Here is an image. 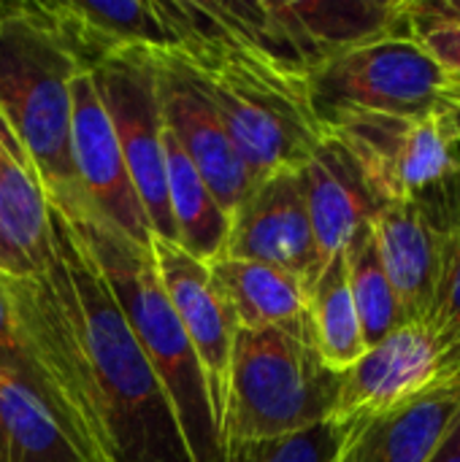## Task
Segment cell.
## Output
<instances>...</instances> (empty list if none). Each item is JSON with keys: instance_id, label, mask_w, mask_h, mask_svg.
Returning <instances> with one entry per match:
<instances>
[{"instance_id": "6da1fadb", "label": "cell", "mask_w": 460, "mask_h": 462, "mask_svg": "<svg viewBox=\"0 0 460 462\" xmlns=\"http://www.w3.org/2000/svg\"><path fill=\"white\" fill-rule=\"evenodd\" d=\"M52 249L84 352L114 462H192L174 406L122 309L65 214L49 206Z\"/></svg>"}, {"instance_id": "7a4b0ae2", "label": "cell", "mask_w": 460, "mask_h": 462, "mask_svg": "<svg viewBox=\"0 0 460 462\" xmlns=\"http://www.w3.org/2000/svg\"><path fill=\"white\" fill-rule=\"evenodd\" d=\"M157 374L192 462H220V428L201 360L160 284L149 249L136 246L89 206L65 214Z\"/></svg>"}, {"instance_id": "3957f363", "label": "cell", "mask_w": 460, "mask_h": 462, "mask_svg": "<svg viewBox=\"0 0 460 462\" xmlns=\"http://www.w3.org/2000/svg\"><path fill=\"white\" fill-rule=\"evenodd\" d=\"M79 73L81 65L41 3H0V111L38 171L46 203L62 214L87 208L70 162Z\"/></svg>"}, {"instance_id": "277c9868", "label": "cell", "mask_w": 460, "mask_h": 462, "mask_svg": "<svg viewBox=\"0 0 460 462\" xmlns=\"http://www.w3.org/2000/svg\"><path fill=\"white\" fill-rule=\"evenodd\" d=\"M342 374L331 371L309 322L236 330L222 393L220 449L301 433L333 417Z\"/></svg>"}, {"instance_id": "5b68a950", "label": "cell", "mask_w": 460, "mask_h": 462, "mask_svg": "<svg viewBox=\"0 0 460 462\" xmlns=\"http://www.w3.org/2000/svg\"><path fill=\"white\" fill-rule=\"evenodd\" d=\"M190 68L214 103L252 187L279 171H298L325 135L312 111L306 76L252 49H230Z\"/></svg>"}, {"instance_id": "8992f818", "label": "cell", "mask_w": 460, "mask_h": 462, "mask_svg": "<svg viewBox=\"0 0 460 462\" xmlns=\"http://www.w3.org/2000/svg\"><path fill=\"white\" fill-rule=\"evenodd\" d=\"M0 287L8 295L24 355L35 374L38 403L54 417L84 462H114L95 398L89 357L57 273L54 249L43 273H0Z\"/></svg>"}, {"instance_id": "52a82bcc", "label": "cell", "mask_w": 460, "mask_h": 462, "mask_svg": "<svg viewBox=\"0 0 460 462\" xmlns=\"http://www.w3.org/2000/svg\"><path fill=\"white\" fill-rule=\"evenodd\" d=\"M447 73L415 38L388 35L336 54L309 73V100L320 125L347 114L423 116L447 108Z\"/></svg>"}, {"instance_id": "ba28073f", "label": "cell", "mask_w": 460, "mask_h": 462, "mask_svg": "<svg viewBox=\"0 0 460 462\" xmlns=\"http://www.w3.org/2000/svg\"><path fill=\"white\" fill-rule=\"evenodd\" d=\"M361 168L377 203L415 200L458 173L455 114H347L325 125Z\"/></svg>"}, {"instance_id": "9c48e42d", "label": "cell", "mask_w": 460, "mask_h": 462, "mask_svg": "<svg viewBox=\"0 0 460 462\" xmlns=\"http://www.w3.org/2000/svg\"><path fill=\"white\" fill-rule=\"evenodd\" d=\"M258 54L306 76L336 54L409 32L407 0H258Z\"/></svg>"}, {"instance_id": "30bf717a", "label": "cell", "mask_w": 460, "mask_h": 462, "mask_svg": "<svg viewBox=\"0 0 460 462\" xmlns=\"http://www.w3.org/2000/svg\"><path fill=\"white\" fill-rule=\"evenodd\" d=\"M106 111L114 122L117 141L141 200L152 236L174 244L168 211L163 111L157 97V68L152 49H130L92 68Z\"/></svg>"}, {"instance_id": "8fae6325", "label": "cell", "mask_w": 460, "mask_h": 462, "mask_svg": "<svg viewBox=\"0 0 460 462\" xmlns=\"http://www.w3.org/2000/svg\"><path fill=\"white\" fill-rule=\"evenodd\" d=\"M70 162L87 206L136 246L149 249L152 230L92 70H81L73 79Z\"/></svg>"}, {"instance_id": "7c38bea8", "label": "cell", "mask_w": 460, "mask_h": 462, "mask_svg": "<svg viewBox=\"0 0 460 462\" xmlns=\"http://www.w3.org/2000/svg\"><path fill=\"white\" fill-rule=\"evenodd\" d=\"M455 382L447 376L442 352L423 322H407L369 346L342 374L333 422L374 420L409 406L431 390Z\"/></svg>"}, {"instance_id": "4fadbf2b", "label": "cell", "mask_w": 460, "mask_h": 462, "mask_svg": "<svg viewBox=\"0 0 460 462\" xmlns=\"http://www.w3.org/2000/svg\"><path fill=\"white\" fill-rule=\"evenodd\" d=\"M165 130L179 141L211 195L230 217L252 181L195 70L165 49H152Z\"/></svg>"}, {"instance_id": "5bb4252c", "label": "cell", "mask_w": 460, "mask_h": 462, "mask_svg": "<svg viewBox=\"0 0 460 462\" xmlns=\"http://www.w3.org/2000/svg\"><path fill=\"white\" fill-rule=\"evenodd\" d=\"M222 257L277 265L298 276L306 287L314 282L323 265L298 171H279L249 187L228 217Z\"/></svg>"}, {"instance_id": "9a60e30c", "label": "cell", "mask_w": 460, "mask_h": 462, "mask_svg": "<svg viewBox=\"0 0 460 462\" xmlns=\"http://www.w3.org/2000/svg\"><path fill=\"white\" fill-rule=\"evenodd\" d=\"M149 252L160 276V284L201 360L209 398L214 406L217 428L222 414L225 376L233 349V325L217 298V290L209 276V265L182 252L176 244L152 236Z\"/></svg>"}, {"instance_id": "2e32d148", "label": "cell", "mask_w": 460, "mask_h": 462, "mask_svg": "<svg viewBox=\"0 0 460 462\" xmlns=\"http://www.w3.org/2000/svg\"><path fill=\"white\" fill-rule=\"evenodd\" d=\"M304 200L314 233L320 265L342 254L371 222L380 203L369 189L347 146L325 130L314 152L298 168Z\"/></svg>"}, {"instance_id": "e0dca14e", "label": "cell", "mask_w": 460, "mask_h": 462, "mask_svg": "<svg viewBox=\"0 0 460 462\" xmlns=\"http://www.w3.org/2000/svg\"><path fill=\"white\" fill-rule=\"evenodd\" d=\"M460 420V379L374 420H352L331 462H428Z\"/></svg>"}, {"instance_id": "ac0fdd59", "label": "cell", "mask_w": 460, "mask_h": 462, "mask_svg": "<svg viewBox=\"0 0 460 462\" xmlns=\"http://www.w3.org/2000/svg\"><path fill=\"white\" fill-rule=\"evenodd\" d=\"M371 236L407 322H426L439 276L437 230L415 200H393L371 217Z\"/></svg>"}, {"instance_id": "d6986e66", "label": "cell", "mask_w": 460, "mask_h": 462, "mask_svg": "<svg viewBox=\"0 0 460 462\" xmlns=\"http://www.w3.org/2000/svg\"><path fill=\"white\" fill-rule=\"evenodd\" d=\"M54 30L81 65L92 70L114 54L130 49H165V30L155 3H41Z\"/></svg>"}, {"instance_id": "ffe728a7", "label": "cell", "mask_w": 460, "mask_h": 462, "mask_svg": "<svg viewBox=\"0 0 460 462\" xmlns=\"http://www.w3.org/2000/svg\"><path fill=\"white\" fill-rule=\"evenodd\" d=\"M209 276L233 330L306 325V284L268 263L217 257Z\"/></svg>"}, {"instance_id": "44dd1931", "label": "cell", "mask_w": 460, "mask_h": 462, "mask_svg": "<svg viewBox=\"0 0 460 462\" xmlns=\"http://www.w3.org/2000/svg\"><path fill=\"white\" fill-rule=\"evenodd\" d=\"M0 222L27 276L43 273L52 257L49 203L24 143L0 111Z\"/></svg>"}, {"instance_id": "7402d4cb", "label": "cell", "mask_w": 460, "mask_h": 462, "mask_svg": "<svg viewBox=\"0 0 460 462\" xmlns=\"http://www.w3.org/2000/svg\"><path fill=\"white\" fill-rule=\"evenodd\" d=\"M165 187L168 211L174 222V244L201 263H214L228 238V214L211 195L209 184L201 179L179 141L165 130Z\"/></svg>"}, {"instance_id": "603a6c76", "label": "cell", "mask_w": 460, "mask_h": 462, "mask_svg": "<svg viewBox=\"0 0 460 462\" xmlns=\"http://www.w3.org/2000/svg\"><path fill=\"white\" fill-rule=\"evenodd\" d=\"M306 314L312 341L331 371L344 374L361 360L366 341L347 282L344 252L328 260L306 287Z\"/></svg>"}, {"instance_id": "cb8c5ba5", "label": "cell", "mask_w": 460, "mask_h": 462, "mask_svg": "<svg viewBox=\"0 0 460 462\" xmlns=\"http://www.w3.org/2000/svg\"><path fill=\"white\" fill-rule=\"evenodd\" d=\"M0 462H84L54 417L0 371Z\"/></svg>"}, {"instance_id": "d4e9b609", "label": "cell", "mask_w": 460, "mask_h": 462, "mask_svg": "<svg viewBox=\"0 0 460 462\" xmlns=\"http://www.w3.org/2000/svg\"><path fill=\"white\" fill-rule=\"evenodd\" d=\"M344 263H347V282H350L352 303H355L363 341L369 349L380 344L382 338H388L401 325H407L401 303L380 263L374 236H371V222L361 227V233L350 241V246L344 249Z\"/></svg>"}, {"instance_id": "484cf974", "label": "cell", "mask_w": 460, "mask_h": 462, "mask_svg": "<svg viewBox=\"0 0 460 462\" xmlns=\"http://www.w3.org/2000/svg\"><path fill=\"white\" fill-rule=\"evenodd\" d=\"M450 379H460V222L439 233V276L428 319L423 322Z\"/></svg>"}, {"instance_id": "4316f807", "label": "cell", "mask_w": 460, "mask_h": 462, "mask_svg": "<svg viewBox=\"0 0 460 462\" xmlns=\"http://www.w3.org/2000/svg\"><path fill=\"white\" fill-rule=\"evenodd\" d=\"M350 422H320L293 436L241 441L220 449V462H331L336 457Z\"/></svg>"}, {"instance_id": "83f0119b", "label": "cell", "mask_w": 460, "mask_h": 462, "mask_svg": "<svg viewBox=\"0 0 460 462\" xmlns=\"http://www.w3.org/2000/svg\"><path fill=\"white\" fill-rule=\"evenodd\" d=\"M412 38L453 76L460 79V22L431 14L420 0H407Z\"/></svg>"}, {"instance_id": "f1b7e54d", "label": "cell", "mask_w": 460, "mask_h": 462, "mask_svg": "<svg viewBox=\"0 0 460 462\" xmlns=\"http://www.w3.org/2000/svg\"><path fill=\"white\" fill-rule=\"evenodd\" d=\"M0 371L8 374L11 379H16L27 393L35 395V374H33V365L24 355L19 325H16L14 309H11L3 287H0Z\"/></svg>"}, {"instance_id": "f546056e", "label": "cell", "mask_w": 460, "mask_h": 462, "mask_svg": "<svg viewBox=\"0 0 460 462\" xmlns=\"http://www.w3.org/2000/svg\"><path fill=\"white\" fill-rule=\"evenodd\" d=\"M428 462H460V420Z\"/></svg>"}, {"instance_id": "4dcf8cb0", "label": "cell", "mask_w": 460, "mask_h": 462, "mask_svg": "<svg viewBox=\"0 0 460 462\" xmlns=\"http://www.w3.org/2000/svg\"><path fill=\"white\" fill-rule=\"evenodd\" d=\"M0 273H8V276H27L19 265V260L14 257L8 241H5V233H3V222H0Z\"/></svg>"}, {"instance_id": "1f68e13d", "label": "cell", "mask_w": 460, "mask_h": 462, "mask_svg": "<svg viewBox=\"0 0 460 462\" xmlns=\"http://www.w3.org/2000/svg\"><path fill=\"white\" fill-rule=\"evenodd\" d=\"M431 14L437 16H445V19H453L460 22V0H420Z\"/></svg>"}, {"instance_id": "d6a6232c", "label": "cell", "mask_w": 460, "mask_h": 462, "mask_svg": "<svg viewBox=\"0 0 460 462\" xmlns=\"http://www.w3.org/2000/svg\"><path fill=\"white\" fill-rule=\"evenodd\" d=\"M447 108H450V111H460V79L458 76L453 79V87H450V92H447Z\"/></svg>"}, {"instance_id": "836d02e7", "label": "cell", "mask_w": 460, "mask_h": 462, "mask_svg": "<svg viewBox=\"0 0 460 462\" xmlns=\"http://www.w3.org/2000/svg\"><path fill=\"white\" fill-rule=\"evenodd\" d=\"M455 114V135H458V168H460V111H453Z\"/></svg>"}]
</instances>
